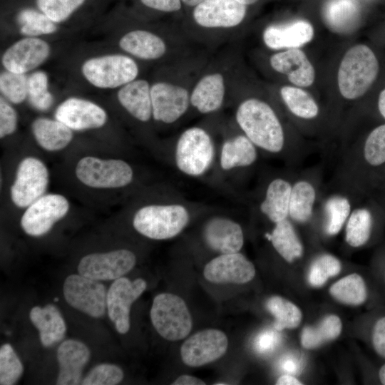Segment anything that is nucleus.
<instances>
[{
	"label": "nucleus",
	"mask_w": 385,
	"mask_h": 385,
	"mask_svg": "<svg viewBox=\"0 0 385 385\" xmlns=\"http://www.w3.org/2000/svg\"><path fill=\"white\" fill-rule=\"evenodd\" d=\"M69 208L68 200L63 195H43L26 207L21 218V226L30 236H42L66 215Z\"/></svg>",
	"instance_id": "10"
},
{
	"label": "nucleus",
	"mask_w": 385,
	"mask_h": 385,
	"mask_svg": "<svg viewBox=\"0 0 385 385\" xmlns=\"http://www.w3.org/2000/svg\"><path fill=\"white\" fill-rule=\"evenodd\" d=\"M51 53V45L45 39L24 36L4 50L1 63L4 70L27 74L44 63Z\"/></svg>",
	"instance_id": "11"
},
{
	"label": "nucleus",
	"mask_w": 385,
	"mask_h": 385,
	"mask_svg": "<svg viewBox=\"0 0 385 385\" xmlns=\"http://www.w3.org/2000/svg\"><path fill=\"white\" fill-rule=\"evenodd\" d=\"M373 224L372 215L367 208H357L349 216L345 240L353 247L365 245L369 240Z\"/></svg>",
	"instance_id": "39"
},
{
	"label": "nucleus",
	"mask_w": 385,
	"mask_h": 385,
	"mask_svg": "<svg viewBox=\"0 0 385 385\" xmlns=\"http://www.w3.org/2000/svg\"><path fill=\"white\" fill-rule=\"evenodd\" d=\"M316 192L307 181L300 180L292 186L289 215L295 222H307L312 215Z\"/></svg>",
	"instance_id": "33"
},
{
	"label": "nucleus",
	"mask_w": 385,
	"mask_h": 385,
	"mask_svg": "<svg viewBox=\"0 0 385 385\" xmlns=\"http://www.w3.org/2000/svg\"><path fill=\"white\" fill-rule=\"evenodd\" d=\"M272 68L285 74L289 81L300 87H308L314 81L315 72L306 54L300 49L289 48L270 57Z\"/></svg>",
	"instance_id": "21"
},
{
	"label": "nucleus",
	"mask_w": 385,
	"mask_h": 385,
	"mask_svg": "<svg viewBox=\"0 0 385 385\" xmlns=\"http://www.w3.org/2000/svg\"><path fill=\"white\" fill-rule=\"evenodd\" d=\"M86 0H36L37 9L55 23L68 20Z\"/></svg>",
	"instance_id": "42"
},
{
	"label": "nucleus",
	"mask_w": 385,
	"mask_h": 385,
	"mask_svg": "<svg viewBox=\"0 0 385 385\" xmlns=\"http://www.w3.org/2000/svg\"><path fill=\"white\" fill-rule=\"evenodd\" d=\"M277 330H265L255 338L254 346L256 351L260 354H267L272 351L280 342V335Z\"/></svg>",
	"instance_id": "48"
},
{
	"label": "nucleus",
	"mask_w": 385,
	"mask_h": 385,
	"mask_svg": "<svg viewBox=\"0 0 385 385\" xmlns=\"http://www.w3.org/2000/svg\"><path fill=\"white\" fill-rule=\"evenodd\" d=\"M246 6L235 0H205L194 7L192 17L202 27L232 28L243 21Z\"/></svg>",
	"instance_id": "17"
},
{
	"label": "nucleus",
	"mask_w": 385,
	"mask_h": 385,
	"mask_svg": "<svg viewBox=\"0 0 385 385\" xmlns=\"http://www.w3.org/2000/svg\"><path fill=\"white\" fill-rule=\"evenodd\" d=\"M145 6L162 12H175L181 9V0H140Z\"/></svg>",
	"instance_id": "50"
},
{
	"label": "nucleus",
	"mask_w": 385,
	"mask_h": 385,
	"mask_svg": "<svg viewBox=\"0 0 385 385\" xmlns=\"http://www.w3.org/2000/svg\"><path fill=\"white\" fill-rule=\"evenodd\" d=\"M329 293L337 301L349 305H360L367 298L365 282L356 273L349 274L335 282L330 287Z\"/></svg>",
	"instance_id": "35"
},
{
	"label": "nucleus",
	"mask_w": 385,
	"mask_h": 385,
	"mask_svg": "<svg viewBox=\"0 0 385 385\" xmlns=\"http://www.w3.org/2000/svg\"><path fill=\"white\" fill-rule=\"evenodd\" d=\"M341 270V262L337 257L329 254L322 255L312 262L309 271L308 281L313 287H321L330 277L337 275Z\"/></svg>",
	"instance_id": "43"
},
{
	"label": "nucleus",
	"mask_w": 385,
	"mask_h": 385,
	"mask_svg": "<svg viewBox=\"0 0 385 385\" xmlns=\"http://www.w3.org/2000/svg\"><path fill=\"white\" fill-rule=\"evenodd\" d=\"M146 287L147 282L142 278L130 280L122 277L111 284L107 292V311L118 333L129 331L130 307Z\"/></svg>",
	"instance_id": "13"
},
{
	"label": "nucleus",
	"mask_w": 385,
	"mask_h": 385,
	"mask_svg": "<svg viewBox=\"0 0 385 385\" xmlns=\"http://www.w3.org/2000/svg\"><path fill=\"white\" fill-rule=\"evenodd\" d=\"M322 16L332 31L347 34L359 24L360 6L357 0H329L323 7Z\"/></svg>",
	"instance_id": "28"
},
{
	"label": "nucleus",
	"mask_w": 385,
	"mask_h": 385,
	"mask_svg": "<svg viewBox=\"0 0 385 385\" xmlns=\"http://www.w3.org/2000/svg\"><path fill=\"white\" fill-rule=\"evenodd\" d=\"M54 118L73 131H83L104 126L108 114L102 106L91 100L71 96L58 105Z\"/></svg>",
	"instance_id": "14"
},
{
	"label": "nucleus",
	"mask_w": 385,
	"mask_h": 385,
	"mask_svg": "<svg viewBox=\"0 0 385 385\" xmlns=\"http://www.w3.org/2000/svg\"><path fill=\"white\" fill-rule=\"evenodd\" d=\"M280 368L288 374H299L303 366L302 359L297 354H291L284 356L280 361Z\"/></svg>",
	"instance_id": "51"
},
{
	"label": "nucleus",
	"mask_w": 385,
	"mask_h": 385,
	"mask_svg": "<svg viewBox=\"0 0 385 385\" xmlns=\"http://www.w3.org/2000/svg\"><path fill=\"white\" fill-rule=\"evenodd\" d=\"M313 37L314 28L304 20L269 26L262 35L265 44L272 49L299 48L309 43Z\"/></svg>",
	"instance_id": "22"
},
{
	"label": "nucleus",
	"mask_w": 385,
	"mask_h": 385,
	"mask_svg": "<svg viewBox=\"0 0 385 385\" xmlns=\"http://www.w3.org/2000/svg\"><path fill=\"white\" fill-rule=\"evenodd\" d=\"M63 295L70 306L92 317H101L107 309L105 286L100 281L80 274L66 278Z\"/></svg>",
	"instance_id": "9"
},
{
	"label": "nucleus",
	"mask_w": 385,
	"mask_h": 385,
	"mask_svg": "<svg viewBox=\"0 0 385 385\" xmlns=\"http://www.w3.org/2000/svg\"><path fill=\"white\" fill-rule=\"evenodd\" d=\"M291 190L289 183L282 178L274 179L269 184L260 210L272 222L276 223L287 218Z\"/></svg>",
	"instance_id": "29"
},
{
	"label": "nucleus",
	"mask_w": 385,
	"mask_h": 385,
	"mask_svg": "<svg viewBox=\"0 0 385 385\" xmlns=\"http://www.w3.org/2000/svg\"><path fill=\"white\" fill-rule=\"evenodd\" d=\"M28 97L29 104L37 111H47L53 104L54 97L49 91V79L47 73L36 70L28 75Z\"/></svg>",
	"instance_id": "37"
},
{
	"label": "nucleus",
	"mask_w": 385,
	"mask_h": 385,
	"mask_svg": "<svg viewBox=\"0 0 385 385\" xmlns=\"http://www.w3.org/2000/svg\"><path fill=\"white\" fill-rule=\"evenodd\" d=\"M228 339L221 330L207 329L188 337L180 348L185 364L199 367L222 357L227 351Z\"/></svg>",
	"instance_id": "15"
},
{
	"label": "nucleus",
	"mask_w": 385,
	"mask_h": 385,
	"mask_svg": "<svg viewBox=\"0 0 385 385\" xmlns=\"http://www.w3.org/2000/svg\"><path fill=\"white\" fill-rule=\"evenodd\" d=\"M342 324L334 314L325 317L316 327H306L302 333V345L306 349L317 348L337 339L341 334Z\"/></svg>",
	"instance_id": "34"
},
{
	"label": "nucleus",
	"mask_w": 385,
	"mask_h": 385,
	"mask_svg": "<svg viewBox=\"0 0 385 385\" xmlns=\"http://www.w3.org/2000/svg\"><path fill=\"white\" fill-rule=\"evenodd\" d=\"M205 278L216 284H245L255 275L254 265L238 252L220 254L205 266Z\"/></svg>",
	"instance_id": "18"
},
{
	"label": "nucleus",
	"mask_w": 385,
	"mask_h": 385,
	"mask_svg": "<svg viewBox=\"0 0 385 385\" xmlns=\"http://www.w3.org/2000/svg\"><path fill=\"white\" fill-rule=\"evenodd\" d=\"M257 159L255 144L246 135L226 140L222 147L220 165L223 170L252 165Z\"/></svg>",
	"instance_id": "30"
},
{
	"label": "nucleus",
	"mask_w": 385,
	"mask_h": 385,
	"mask_svg": "<svg viewBox=\"0 0 385 385\" xmlns=\"http://www.w3.org/2000/svg\"><path fill=\"white\" fill-rule=\"evenodd\" d=\"M281 97L288 109L296 116L311 119L319 113V108L314 98L304 90L289 86L280 89Z\"/></svg>",
	"instance_id": "38"
},
{
	"label": "nucleus",
	"mask_w": 385,
	"mask_h": 385,
	"mask_svg": "<svg viewBox=\"0 0 385 385\" xmlns=\"http://www.w3.org/2000/svg\"><path fill=\"white\" fill-rule=\"evenodd\" d=\"M205 0H181L182 3L188 6L195 7Z\"/></svg>",
	"instance_id": "55"
},
{
	"label": "nucleus",
	"mask_w": 385,
	"mask_h": 385,
	"mask_svg": "<svg viewBox=\"0 0 385 385\" xmlns=\"http://www.w3.org/2000/svg\"><path fill=\"white\" fill-rule=\"evenodd\" d=\"M379 379L380 382L385 385V364L381 366L379 371Z\"/></svg>",
	"instance_id": "56"
},
{
	"label": "nucleus",
	"mask_w": 385,
	"mask_h": 385,
	"mask_svg": "<svg viewBox=\"0 0 385 385\" xmlns=\"http://www.w3.org/2000/svg\"><path fill=\"white\" fill-rule=\"evenodd\" d=\"M235 118L255 145L271 153L282 150L284 131L277 115L267 103L257 98L247 99L238 106Z\"/></svg>",
	"instance_id": "1"
},
{
	"label": "nucleus",
	"mask_w": 385,
	"mask_h": 385,
	"mask_svg": "<svg viewBox=\"0 0 385 385\" xmlns=\"http://www.w3.org/2000/svg\"><path fill=\"white\" fill-rule=\"evenodd\" d=\"M27 74L3 70L0 73L1 96L11 104L19 105L27 100Z\"/></svg>",
	"instance_id": "40"
},
{
	"label": "nucleus",
	"mask_w": 385,
	"mask_h": 385,
	"mask_svg": "<svg viewBox=\"0 0 385 385\" xmlns=\"http://www.w3.org/2000/svg\"><path fill=\"white\" fill-rule=\"evenodd\" d=\"M378 108L381 115L385 118V89L379 95Z\"/></svg>",
	"instance_id": "54"
},
{
	"label": "nucleus",
	"mask_w": 385,
	"mask_h": 385,
	"mask_svg": "<svg viewBox=\"0 0 385 385\" xmlns=\"http://www.w3.org/2000/svg\"><path fill=\"white\" fill-rule=\"evenodd\" d=\"M215 155L213 142L202 128L192 127L179 137L175 153L178 168L190 176H200L210 167Z\"/></svg>",
	"instance_id": "7"
},
{
	"label": "nucleus",
	"mask_w": 385,
	"mask_h": 385,
	"mask_svg": "<svg viewBox=\"0 0 385 385\" xmlns=\"http://www.w3.org/2000/svg\"><path fill=\"white\" fill-rule=\"evenodd\" d=\"M150 86L148 81L136 78L117 91L118 103L130 115L141 122H147L152 117Z\"/></svg>",
	"instance_id": "23"
},
{
	"label": "nucleus",
	"mask_w": 385,
	"mask_h": 385,
	"mask_svg": "<svg viewBox=\"0 0 385 385\" xmlns=\"http://www.w3.org/2000/svg\"><path fill=\"white\" fill-rule=\"evenodd\" d=\"M89 358L90 350L84 343L76 339L63 342L57 350L59 371L56 384H81L82 371Z\"/></svg>",
	"instance_id": "20"
},
{
	"label": "nucleus",
	"mask_w": 385,
	"mask_h": 385,
	"mask_svg": "<svg viewBox=\"0 0 385 385\" xmlns=\"http://www.w3.org/2000/svg\"><path fill=\"white\" fill-rule=\"evenodd\" d=\"M202 235L206 245L220 254L238 252L244 244L241 226L227 217L210 219L204 225Z\"/></svg>",
	"instance_id": "19"
},
{
	"label": "nucleus",
	"mask_w": 385,
	"mask_h": 385,
	"mask_svg": "<svg viewBox=\"0 0 385 385\" xmlns=\"http://www.w3.org/2000/svg\"><path fill=\"white\" fill-rule=\"evenodd\" d=\"M32 324L39 331L43 346L48 347L65 336L66 325L56 306L48 304L43 307H34L29 314Z\"/></svg>",
	"instance_id": "27"
},
{
	"label": "nucleus",
	"mask_w": 385,
	"mask_h": 385,
	"mask_svg": "<svg viewBox=\"0 0 385 385\" xmlns=\"http://www.w3.org/2000/svg\"><path fill=\"white\" fill-rule=\"evenodd\" d=\"M18 115L12 104L0 97V138L13 134L17 128Z\"/></svg>",
	"instance_id": "47"
},
{
	"label": "nucleus",
	"mask_w": 385,
	"mask_h": 385,
	"mask_svg": "<svg viewBox=\"0 0 385 385\" xmlns=\"http://www.w3.org/2000/svg\"><path fill=\"white\" fill-rule=\"evenodd\" d=\"M173 385H204L205 383L200 379L191 375H180L172 383Z\"/></svg>",
	"instance_id": "52"
},
{
	"label": "nucleus",
	"mask_w": 385,
	"mask_h": 385,
	"mask_svg": "<svg viewBox=\"0 0 385 385\" xmlns=\"http://www.w3.org/2000/svg\"><path fill=\"white\" fill-rule=\"evenodd\" d=\"M136 262L135 255L125 249L91 253L81 258L80 274L98 281L115 280L129 272Z\"/></svg>",
	"instance_id": "12"
},
{
	"label": "nucleus",
	"mask_w": 385,
	"mask_h": 385,
	"mask_svg": "<svg viewBox=\"0 0 385 385\" xmlns=\"http://www.w3.org/2000/svg\"><path fill=\"white\" fill-rule=\"evenodd\" d=\"M31 130L37 144L47 151L63 150L73 138V130L56 118L38 117L32 121Z\"/></svg>",
	"instance_id": "25"
},
{
	"label": "nucleus",
	"mask_w": 385,
	"mask_h": 385,
	"mask_svg": "<svg viewBox=\"0 0 385 385\" xmlns=\"http://www.w3.org/2000/svg\"><path fill=\"white\" fill-rule=\"evenodd\" d=\"M49 173L46 165L35 157H26L19 164L10 195L13 203L27 207L46 192Z\"/></svg>",
	"instance_id": "8"
},
{
	"label": "nucleus",
	"mask_w": 385,
	"mask_h": 385,
	"mask_svg": "<svg viewBox=\"0 0 385 385\" xmlns=\"http://www.w3.org/2000/svg\"><path fill=\"white\" fill-rule=\"evenodd\" d=\"M151 322L157 332L168 341L181 340L188 336L192 320L185 301L172 293L155 297L150 312Z\"/></svg>",
	"instance_id": "5"
},
{
	"label": "nucleus",
	"mask_w": 385,
	"mask_h": 385,
	"mask_svg": "<svg viewBox=\"0 0 385 385\" xmlns=\"http://www.w3.org/2000/svg\"><path fill=\"white\" fill-rule=\"evenodd\" d=\"M152 117L159 122L172 123L188 110L190 95L185 88L167 82H156L150 86Z\"/></svg>",
	"instance_id": "16"
},
{
	"label": "nucleus",
	"mask_w": 385,
	"mask_h": 385,
	"mask_svg": "<svg viewBox=\"0 0 385 385\" xmlns=\"http://www.w3.org/2000/svg\"><path fill=\"white\" fill-rule=\"evenodd\" d=\"M24 366L9 344L0 348V384L13 385L20 379Z\"/></svg>",
	"instance_id": "44"
},
{
	"label": "nucleus",
	"mask_w": 385,
	"mask_h": 385,
	"mask_svg": "<svg viewBox=\"0 0 385 385\" xmlns=\"http://www.w3.org/2000/svg\"><path fill=\"white\" fill-rule=\"evenodd\" d=\"M123 371L117 365L101 364L93 367L82 380L83 385H115L123 379Z\"/></svg>",
	"instance_id": "46"
},
{
	"label": "nucleus",
	"mask_w": 385,
	"mask_h": 385,
	"mask_svg": "<svg viewBox=\"0 0 385 385\" xmlns=\"http://www.w3.org/2000/svg\"><path fill=\"white\" fill-rule=\"evenodd\" d=\"M324 210L327 217L326 232L329 235H335L341 230L350 215V202L346 197L333 196L326 202Z\"/></svg>",
	"instance_id": "41"
},
{
	"label": "nucleus",
	"mask_w": 385,
	"mask_h": 385,
	"mask_svg": "<svg viewBox=\"0 0 385 385\" xmlns=\"http://www.w3.org/2000/svg\"><path fill=\"white\" fill-rule=\"evenodd\" d=\"M245 6L256 3L258 0H235Z\"/></svg>",
	"instance_id": "57"
},
{
	"label": "nucleus",
	"mask_w": 385,
	"mask_h": 385,
	"mask_svg": "<svg viewBox=\"0 0 385 385\" xmlns=\"http://www.w3.org/2000/svg\"><path fill=\"white\" fill-rule=\"evenodd\" d=\"M267 310L274 317V328L277 331L294 329L301 323L302 314L290 301L279 296H272L266 302Z\"/></svg>",
	"instance_id": "36"
},
{
	"label": "nucleus",
	"mask_w": 385,
	"mask_h": 385,
	"mask_svg": "<svg viewBox=\"0 0 385 385\" xmlns=\"http://www.w3.org/2000/svg\"><path fill=\"white\" fill-rule=\"evenodd\" d=\"M225 93L222 75L219 73H210L202 77L195 86L190 101L200 113H210L221 107Z\"/></svg>",
	"instance_id": "26"
},
{
	"label": "nucleus",
	"mask_w": 385,
	"mask_h": 385,
	"mask_svg": "<svg viewBox=\"0 0 385 385\" xmlns=\"http://www.w3.org/2000/svg\"><path fill=\"white\" fill-rule=\"evenodd\" d=\"M364 157L366 162L373 167L385 163V124L375 128L366 138Z\"/></svg>",
	"instance_id": "45"
},
{
	"label": "nucleus",
	"mask_w": 385,
	"mask_h": 385,
	"mask_svg": "<svg viewBox=\"0 0 385 385\" xmlns=\"http://www.w3.org/2000/svg\"><path fill=\"white\" fill-rule=\"evenodd\" d=\"M118 44L125 53L143 60L158 59L166 52L165 43L159 36L143 29L128 31Z\"/></svg>",
	"instance_id": "24"
},
{
	"label": "nucleus",
	"mask_w": 385,
	"mask_h": 385,
	"mask_svg": "<svg viewBox=\"0 0 385 385\" xmlns=\"http://www.w3.org/2000/svg\"><path fill=\"white\" fill-rule=\"evenodd\" d=\"M83 78L98 89H118L137 78L139 68L129 55L108 53L86 59L81 66Z\"/></svg>",
	"instance_id": "3"
},
{
	"label": "nucleus",
	"mask_w": 385,
	"mask_h": 385,
	"mask_svg": "<svg viewBox=\"0 0 385 385\" xmlns=\"http://www.w3.org/2000/svg\"><path fill=\"white\" fill-rule=\"evenodd\" d=\"M75 173L83 185L98 189L123 188L133 178L130 165L120 159H102L85 156L76 164Z\"/></svg>",
	"instance_id": "6"
},
{
	"label": "nucleus",
	"mask_w": 385,
	"mask_h": 385,
	"mask_svg": "<svg viewBox=\"0 0 385 385\" xmlns=\"http://www.w3.org/2000/svg\"><path fill=\"white\" fill-rule=\"evenodd\" d=\"M275 250L288 262L302 257L303 246L292 223L283 220L275 223L271 234L266 235Z\"/></svg>",
	"instance_id": "31"
},
{
	"label": "nucleus",
	"mask_w": 385,
	"mask_h": 385,
	"mask_svg": "<svg viewBox=\"0 0 385 385\" xmlns=\"http://www.w3.org/2000/svg\"><path fill=\"white\" fill-rule=\"evenodd\" d=\"M379 63L371 49L358 44L344 56L338 70L337 81L341 95L346 99L363 96L375 81Z\"/></svg>",
	"instance_id": "2"
},
{
	"label": "nucleus",
	"mask_w": 385,
	"mask_h": 385,
	"mask_svg": "<svg viewBox=\"0 0 385 385\" xmlns=\"http://www.w3.org/2000/svg\"><path fill=\"white\" fill-rule=\"evenodd\" d=\"M19 33L24 36L41 37L56 34L59 26L38 9L25 8L17 14Z\"/></svg>",
	"instance_id": "32"
},
{
	"label": "nucleus",
	"mask_w": 385,
	"mask_h": 385,
	"mask_svg": "<svg viewBox=\"0 0 385 385\" xmlns=\"http://www.w3.org/2000/svg\"><path fill=\"white\" fill-rule=\"evenodd\" d=\"M190 219L182 205H148L134 215L133 225L142 235L153 240H167L180 234Z\"/></svg>",
	"instance_id": "4"
},
{
	"label": "nucleus",
	"mask_w": 385,
	"mask_h": 385,
	"mask_svg": "<svg viewBox=\"0 0 385 385\" xmlns=\"http://www.w3.org/2000/svg\"><path fill=\"white\" fill-rule=\"evenodd\" d=\"M371 340L376 354L385 359V316L376 322L373 327Z\"/></svg>",
	"instance_id": "49"
},
{
	"label": "nucleus",
	"mask_w": 385,
	"mask_h": 385,
	"mask_svg": "<svg viewBox=\"0 0 385 385\" xmlns=\"http://www.w3.org/2000/svg\"><path fill=\"white\" fill-rule=\"evenodd\" d=\"M277 385H301L302 383L291 374H284L276 381Z\"/></svg>",
	"instance_id": "53"
}]
</instances>
